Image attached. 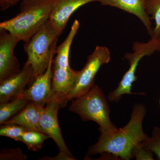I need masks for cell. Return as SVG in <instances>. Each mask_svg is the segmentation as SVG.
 <instances>
[{
  "instance_id": "10",
  "label": "cell",
  "mask_w": 160,
  "mask_h": 160,
  "mask_svg": "<svg viewBox=\"0 0 160 160\" xmlns=\"http://www.w3.org/2000/svg\"><path fill=\"white\" fill-rule=\"evenodd\" d=\"M96 0H52L51 12L49 20L61 35L67 26L69 18L78 8Z\"/></svg>"
},
{
  "instance_id": "3",
  "label": "cell",
  "mask_w": 160,
  "mask_h": 160,
  "mask_svg": "<svg viewBox=\"0 0 160 160\" xmlns=\"http://www.w3.org/2000/svg\"><path fill=\"white\" fill-rule=\"evenodd\" d=\"M71 100L69 111L78 115L83 121L97 123L101 134L111 133L118 129L110 120L107 99L97 85H94L85 94Z\"/></svg>"
},
{
  "instance_id": "8",
  "label": "cell",
  "mask_w": 160,
  "mask_h": 160,
  "mask_svg": "<svg viewBox=\"0 0 160 160\" xmlns=\"http://www.w3.org/2000/svg\"><path fill=\"white\" fill-rule=\"evenodd\" d=\"M19 39L8 31L0 29V82L21 71L20 64L14 50Z\"/></svg>"
},
{
  "instance_id": "14",
  "label": "cell",
  "mask_w": 160,
  "mask_h": 160,
  "mask_svg": "<svg viewBox=\"0 0 160 160\" xmlns=\"http://www.w3.org/2000/svg\"><path fill=\"white\" fill-rule=\"evenodd\" d=\"M30 102L24 94L9 102L0 104V124H5L17 114Z\"/></svg>"
},
{
  "instance_id": "19",
  "label": "cell",
  "mask_w": 160,
  "mask_h": 160,
  "mask_svg": "<svg viewBox=\"0 0 160 160\" xmlns=\"http://www.w3.org/2000/svg\"><path fill=\"white\" fill-rule=\"evenodd\" d=\"M27 157L19 148L6 149L0 152L1 160H26Z\"/></svg>"
},
{
  "instance_id": "7",
  "label": "cell",
  "mask_w": 160,
  "mask_h": 160,
  "mask_svg": "<svg viewBox=\"0 0 160 160\" xmlns=\"http://www.w3.org/2000/svg\"><path fill=\"white\" fill-rule=\"evenodd\" d=\"M61 108H63V105L59 99L49 98L40 118V127L43 132L54 141L60 152L73 157L64 142L59 125L58 114Z\"/></svg>"
},
{
  "instance_id": "6",
  "label": "cell",
  "mask_w": 160,
  "mask_h": 160,
  "mask_svg": "<svg viewBox=\"0 0 160 160\" xmlns=\"http://www.w3.org/2000/svg\"><path fill=\"white\" fill-rule=\"evenodd\" d=\"M111 54L106 46H97L94 51L87 57V62L82 70L76 84L68 97V101L85 94L94 86L95 78L100 67L109 63Z\"/></svg>"
},
{
  "instance_id": "12",
  "label": "cell",
  "mask_w": 160,
  "mask_h": 160,
  "mask_svg": "<svg viewBox=\"0 0 160 160\" xmlns=\"http://www.w3.org/2000/svg\"><path fill=\"white\" fill-rule=\"evenodd\" d=\"M146 0H96L102 6H109L122 9L136 16L146 27L148 34L152 33L150 17L145 9Z\"/></svg>"
},
{
  "instance_id": "22",
  "label": "cell",
  "mask_w": 160,
  "mask_h": 160,
  "mask_svg": "<svg viewBox=\"0 0 160 160\" xmlns=\"http://www.w3.org/2000/svg\"><path fill=\"white\" fill-rule=\"evenodd\" d=\"M21 1V0H9V2L10 6H12L17 5Z\"/></svg>"
},
{
  "instance_id": "15",
  "label": "cell",
  "mask_w": 160,
  "mask_h": 160,
  "mask_svg": "<svg viewBox=\"0 0 160 160\" xmlns=\"http://www.w3.org/2000/svg\"><path fill=\"white\" fill-rule=\"evenodd\" d=\"M49 137L41 132L26 130L21 138L20 142L24 143L28 149L32 151H38L42 147L43 143Z\"/></svg>"
},
{
  "instance_id": "16",
  "label": "cell",
  "mask_w": 160,
  "mask_h": 160,
  "mask_svg": "<svg viewBox=\"0 0 160 160\" xmlns=\"http://www.w3.org/2000/svg\"><path fill=\"white\" fill-rule=\"evenodd\" d=\"M145 9L149 15L155 21L152 38H160V0H146Z\"/></svg>"
},
{
  "instance_id": "4",
  "label": "cell",
  "mask_w": 160,
  "mask_h": 160,
  "mask_svg": "<svg viewBox=\"0 0 160 160\" xmlns=\"http://www.w3.org/2000/svg\"><path fill=\"white\" fill-rule=\"evenodd\" d=\"M59 37L49 19L25 42L24 50L28 58L26 62L33 68L32 83L36 78L46 72L50 61L53 59Z\"/></svg>"
},
{
  "instance_id": "23",
  "label": "cell",
  "mask_w": 160,
  "mask_h": 160,
  "mask_svg": "<svg viewBox=\"0 0 160 160\" xmlns=\"http://www.w3.org/2000/svg\"><path fill=\"white\" fill-rule=\"evenodd\" d=\"M159 103H160V98Z\"/></svg>"
},
{
  "instance_id": "18",
  "label": "cell",
  "mask_w": 160,
  "mask_h": 160,
  "mask_svg": "<svg viewBox=\"0 0 160 160\" xmlns=\"http://www.w3.org/2000/svg\"><path fill=\"white\" fill-rule=\"evenodd\" d=\"M145 149H149L156 155L158 160H160V128L155 126L151 137L142 143Z\"/></svg>"
},
{
  "instance_id": "2",
  "label": "cell",
  "mask_w": 160,
  "mask_h": 160,
  "mask_svg": "<svg viewBox=\"0 0 160 160\" xmlns=\"http://www.w3.org/2000/svg\"><path fill=\"white\" fill-rule=\"evenodd\" d=\"M51 4L52 0H22L18 14L0 23V29L26 42L49 19Z\"/></svg>"
},
{
  "instance_id": "13",
  "label": "cell",
  "mask_w": 160,
  "mask_h": 160,
  "mask_svg": "<svg viewBox=\"0 0 160 160\" xmlns=\"http://www.w3.org/2000/svg\"><path fill=\"white\" fill-rule=\"evenodd\" d=\"M44 107L30 102L22 110L5 124H16L23 126L27 130L42 132L40 127V120Z\"/></svg>"
},
{
  "instance_id": "21",
  "label": "cell",
  "mask_w": 160,
  "mask_h": 160,
  "mask_svg": "<svg viewBox=\"0 0 160 160\" xmlns=\"http://www.w3.org/2000/svg\"><path fill=\"white\" fill-rule=\"evenodd\" d=\"M11 7L9 0H0V7L2 11H5Z\"/></svg>"
},
{
  "instance_id": "9",
  "label": "cell",
  "mask_w": 160,
  "mask_h": 160,
  "mask_svg": "<svg viewBox=\"0 0 160 160\" xmlns=\"http://www.w3.org/2000/svg\"><path fill=\"white\" fill-rule=\"evenodd\" d=\"M33 70L31 64L26 62L21 71L13 76L0 82V103L9 102L22 95L31 85Z\"/></svg>"
},
{
  "instance_id": "1",
  "label": "cell",
  "mask_w": 160,
  "mask_h": 160,
  "mask_svg": "<svg viewBox=\"0 0 160 160\" xmlns=\"http://www.w3.org/2000/svg\"><path fill=\"white\" fill-rule=\"evenodd\" d=\"M146 110L145 105H135L130 120L122 128L107 134H101L97 142L89 148L87 157L100 154V158L129 160L137 146L149 137L143 131V121Z\"/></svg>"
},
{
  "instance_id": "11",
  "label": "cell",
  "mask_w": 160,
  "mask_h": 160,
  "mask_svg": "<svg viewBox=\"0 0 160 160\" xmlns=\"http://www.w3.org/2000/svg\"><path fill=\"white\" fill-rule=\"evenodd\" d=\"M52 60L50 61L46 72L36 78L23 93L30 102L44 107L46 106L51 92Z\"/></svg>"
},
{
  "instance_id": "20",
  "label": "cell",
  "mask_w": 160,
  "mask_h": 160,
  "mask_svg": "<svg viewBox=\"0 0 160 160\" xmlns=\"http://www.w3.org/2000/svg\"><path fill=\"white\" fill-rule=\"evenodd\" d=\"M153 154L152 152L143 148L142 143L134 148L132 152V158L137 160H154Z\"/></svg>"
},
{
  "instance_id": "17",
  "label": "cell",
  "mask_w": 160,
  "mask_h": 160,
  "mask_svg": "<svg viewBox=\"0 0 160 160\" xmlns=\"http://www.w3.org/2000/svg\"><path fill=\"white\" fill-rule=\"evenodd\" d=\"M26 130L23 126L16 124H4L0 128V136L20 142L22 135Z\"/></svg>"
},
{
  "instance_id": "5",
  "label": "cell",
  "mask_w": 160,
  "mask_h": 160,
  "mask_svg": "<svg viewBox=\"0 0 160 160\" xmlns=\"http://www.w3.org/2000/svg\"><path fill=\"white\" fill-rule=\"evenodd\" d=\"M132 49L133 52H127L124 56V58L129 62V69L123 76L117 88L108 95L109 102H118L125 94L145 95L131 92L132 84L138 79L136 72L140 61L143 57L151 55L155 52H160V38H151L146 43L134 42Z\"/></svg>"
}]
</instances>
